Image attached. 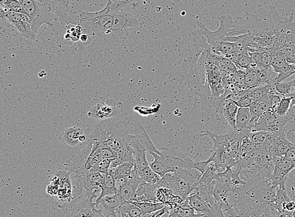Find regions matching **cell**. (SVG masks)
Listing matches in <instances>:
<instances>
[{"label": "cell", "instance_id": "cell-17", "mask_svg": "<svg viewBox=\"0 0 295 217\" xmlns=\"http://www.w3.org/2000/svg\"><path fill=\"white\" fill-rule=\"evenodd\" d=\"M275 133L270 131H252L249 134V138L257 148L269 151L274 139ZM270 152V151H269Z\"/></svg>", "mask_w": 295, "mask_h": 217}, {"label": "cell", "instance_id": "cell-46", "mask_svg": "<svg viewBox=\"0 0 295 217\" xmlns=\"http://www.w3.org/2000/svg\"><path fill=\"white\" fill-rule=\"evenodd\" d=\"M295 106V97L293 98L292 103H291V107Z\"/></svg>", "mask_w": 295, "mask_h": 217}, {"label": "cell", "instance_id": "cell-35", "mask_svg": "<svg viewBox=\"0 0 295 217\" xmlns=\"http://www.w3.org/2000/svg\"><path fill=\"white\" fill-rule=\"evenodd\" d=\"M101 190H108L113 191V192H118L117 186H116V180L114 177L110 172L107 173L105 177L104 183L100 186Z\"/></svg>", "mask_w": 295, "mask_h": 217}, {"label": "cell", "instance_id": "cell-11", "mask_svg": "<svg viewBox=\"0 0 295 217\" xmlns=\"http://www.w3.org/2000/svg\"><path fill=\"white\" fill-rule=\"evenodd\" d=\"M123 111L122 103H117L113 99L107 100L105 102L98 103L88 116L99 119H106L119 115Z\"/></svg>", "mask_w": 295, "mask_h": 217}, {"label": "cell", "instance_id": "cell-25", "mask_svg": "<svg viewBox=\"0 0 295 217\" xmlns=\"http://www.w3.org/2000/svg\"><path fill=\"white\" fill-rule=\"evenodd\" d=\"M135 161L125 162L115 168L110 169L109 172L112 174L115 179L121 177L129 176L134 170Z\"/></svg>", "mask_w": 295, "mask_h": 217}, {"label": "cell", "instance_id": "cell-14", "mask_svg": "<svg viewBox=\"0 0 295 217\" xmlns=\"http://www.w3.org/2000/svg\"><path fill=\"white\" fill-rule=\"evenodd\" d=\"M294 144L286 139L285 131H283L275 133L274 139L269 151L274 157H284Z\"/></svg>", "mask_w": 295, "mask_h": 217}, {"label": "cell", "instance_id": "cell-30", "mask_svg": "<svg viewBox=\"0 0 295 217\" xmlns=\"http://www.w3.org/2000/svg\"><path fill=\"white\" fill-rule=\"evenodd\" d=\"M97 154L101 155L104 158L106 159H113L119 157L117 151L113 150V149L108 148V147L95 146L91 143V150L89 155L93 156Z\"/></svg>", "mask_w": 295, "mask_h": 217}, {"label": "cell", "instance_id": "cell-18", "mask_svg": "<svg viewBox=\"0 0 295 217\" xmlns=\"http://www.w3.org/2000/svg\"><path fill=\"white\" fill-rule=\"evenodd\" d=\"M239 109V107L237 106L232 99L226 97L221 112L233 129L235 128L236 118H237Z\"/></svg>", "mask_w": 295, "mask_h": 217}, {"label": "cell", "instance_id": "cell-5", "mask_svg": "<svg viewBox=\"0 0 295 217\" xmlns=\"http://www.w3.org/2000/svg\"><path fill=\"white\" fill-rule=\"evenodd\" d=\"M220 21V27L216 31L211 32L208 30L203 23L198 21V27L201 31L206 37L209 45L211 46V49L216 54L220 44L224 41H226L227 37H229V32L232 28L235 27L236 20H234L229 15H222L218 17Z\"/></svg>", "mask_w": 295, "mask_h": 217}, {"label": "cell", "instance_id": "cell-44", "mask_svg": "<svg viewBox=\"0 0 295 217\" xmlns=\"http://www.w3.org/2000/svg\"><path fill=\"white\" fill-rule=\"evenodd\" d=\"M86 136L84 134H82V135H81L80 137V141L84 142L85 141H86Z\"/></svg>", "mask_w": 295, "mask_h": 217}, {"label": "cell", "instance_id": "cell-20", "mask_svg": "<svg viewBox=\"0 0 295 217\" xmlns=\"http://www.w3.org/2000/svg\"><path fill=\"white\" fill-rule=\"evenodd\" d=\"M251 119H252V114L251 113L249 107L248 108H239L237 118H236L235 130L240 131L249 129Z\"/></svg>", "mask_w": 295, "mask_h": 217}, {"label": "cell", "instance_id": "cell-16", "mask_svg": "<svg viewBox=\"0 0 295 217\" xmlns=\"http://www.w3.org/2000/svg\"><path fill=\"white\" fill-rule=\"evenodd\" d=\"M156 197L159 203L165 204L172 208L174 206L183 205L185 199L174 194L171 189L165 187H159L157 190Z\"/></svg>", "mask_w": 295, "mask_h": 217}, {"label": "cell", "instance_id": "cell-47", "mask_svg": "<svg viewBox=\"0 0 295 217\" xmlns=\"http://www.w3.org/2000/svg\"><path fill=\"white\" fill-rule=\"evenodd\" d=\"M294 32H295V22H294Z\"/></svg>", "mask_w": 295, "mask_h": 217}, {"label": "cell", "instance_id": "cell-45", "mask_svg": "<svg viewBox=\"0 0 295 217\" xmlns=\"http://www.w3.org/2000/svg\"><path fill=\"white\" fill-rule=\"evenodd\" d=\"M65 39L67 40H71V34H69V33H67L65 35Z\"/></svg>", "mask_w": 295, "mask_h": 217}, {"label": "cell", "instance_id": "cell-36", "mask_svg": "<svg viewBox=\"0 0 295 217\" xmlns=\"http://www.w3.org/2000/svg\"><path fill=\"white\" fill-rule=\"evenodd\" d=\"M111 159H103L101 161L96 164L92 169H91L89 172L107 174L110 171Z\"/></svg>", "mask_w": 295, "mask_h": 217}, {"label": "cell", "instance_id": "cell-15", "mask_svg": "<svg viewBox=\"0 0 295 217\" xmlns=\"http://www.w3.org/2000/svg\"><path fill=\"white\" fill-rule=\"evenodd\" d=\"M199 214L207 217H211L214 214L211 206L195 194H191L185 201Z\"/></svg>", "mask_w": 295, "mask_h": 217}, {"label": "cell", "instance_id": "cell-19", "mask_svg": "<svg viewBox=\"0 0 295 217\" xmlns=\"http://www.w3.org/2000/svg\"><path fill=\"white\" fill-rule=\"evenodd\" d=\"M169 217H207L197 214L193 208L184 202L183 205H176L171 208Z\"/></svg>", "mask_w": 295, "mask_h": 217}, {"label": "cell", "instance_id": "cell-38", "mask_svg": "<svg viewBox=\"0 0 295 217\" xmlns=\"http://www.w3.org/2000/svg\"><path fill=\"white\" fill-rule=\"evenodd\" d=\"M103 212L105 217H122L119 208H104Z\"/></svg>", "mask_w": 295, "mask_h": 217}, {"label": "cell", "instance_id": "cell-4", "mask_svg": "<svg viewBox=\"0 0 295 217\" xmlns=\"http://www.w3.org/2000/svg\"><path fill=\"white\" fill-rule=\"evenodd\" d=\"M23 8L24 14L31 20L33 32L37 35L39 28L47 25L54 28L57 21L60 20L56 14L52 12L51 4L43 0H18Z\"/></svg>", "mask_w": 295, "mask_h": 217}, {"label": "cell", "instance_id": "cell-39", "mask_svg": "<svg viewBox=\"0 0 295 217\" xmlns=\"http://www.w3.org/2000/svg\"><path fill=\"white\" fill-rule=\"evenodd\" d=\"M171 208L169 206L166 205L165 207L158 210V211L151 213V214H146V217H161L166 213L169 212Z\"/></svg>", "mask_w": 295, "mask_h": 217}, {"label": "cell", "instance_id": "cell-9", "mask_svg": "<svg viewBox=\"0 0 295 217\" xmlns=\"http://www.w3.org/2000/svg\"><path fill=\"white\" fill-rule=\"evenodd\" d=\"M58 206L64 213L65 217H73L85 208H95L97 205L84 190L80 196L70 201H60Z\"/></svg>", "mask_w": 295, "mask_h": 217}, {"label": "cell", "instance_id": "cell-27", "mask_svg": "<svg viewBox=\"0 0 295 217\" xmlns=\"http://www.w3.org/2000/svg\"><path fill=\"white\" fill-rule=\"evenodd\" d=\"M120 196L124 203L130 202L134 200L136 190L127 183L118 188Z\"/></svg>", "mask_w": 295, "mask_h": 217}, {"label": "cell", "instance_id": "cell-13", "mask_svg": "<svg viewBox=\"0 0 295 217\" xmlns=\"http://www.w3.org/2000/svg\"><path fill=\"white\" fill-rule=\"evenodd\" d=\"M160 183H144L141 184L137 188L135 199L133 201L159 203L157 199L156 192L157 189L160 186Z\"/></svg>", "mask_w": 295, "mask_h": 217}, {"label": "cell", "instance_id": "cell-40", "mask_svg": "<svg viewBox=\"0 0 295 217\" xmlns=\"http://www.w3.org/2000/svg\"><path fill=\"white\" fill-rule=\"evenodd\" d=\"M95 209L96 207L85 208V209L82 210V211L79 212L78 214H76L73 217H93Z\"/></svg>", "mask_w": 295, "mask_h": 217}, {"label": "cell", "instance_id": "cell-32", "mask_svg": "<svg viewBox=\"0 0 295 217\" xmlns=\"http://www.w3.org/2000/svg\"><path fill=\"white\" fill-rule=\"evenodd\" d=\"M236 66L239 67L240 69H248L251 65L255 64L251 55L246 52L239 55L237 61L235 63Z\"/></svg>", "mask_w": 295, "mask_h": 217}, {"label": "cell", "instance_id": "cell-28", "mask_svg": "<svg viewBox=\"0 0 295 217\" xmlns=\"http://www.w3.org/2000/svg\"><path fill=\"white\" fill-rule=\"evenodd\" d=\"M130 202L139 207L144 214H151L166 207L165 204L162 203L137 202V201H130Z\"/></svg>", "mask_w": 295, "mask_h": 217}, {"label": "cell", "instance_id": "cell-31", "mask_svg": "<svg viewBox=\"0 0 295 217\" xmlns=\"http://www.w3.org/2000/svg\"><path fill=\"white\" fill-rule=\"evenodd\" d=\"M0 5L2 9L24 14L23 8L18 0H0Z\"/></svg>", "mask_w": 295, "mask_h": 217}, {"label": "cell", "instance_id": "cell-3", "mask_svg": "<svg viewBox=\"0 0 295 217\" xmlns=\"http://www.w3.org/2000/svg\"><path fill=\"white\" fill-rule=\"evenodd\" d=\"M202 176V173L195 168L183 169L162 178L159 187L169 188L186 200L197 186Z\"/></svg>", "mask_w": 295, "mask_h": 217}, {"label": "cell", "instance_id": "cell-10", "mask_svg": "<svg viewBox=\"0 0 295 217\" xmlns=\"http://www.w3.org/2000/svg\"><path fill=\"white\" fill-rule=\"evenodd\" d=\"M295 169V166L292 161L285 157H274V168L272 177L270 178L271 183L274 188L277 186L286 187V181L288 174Z\"/></svg>", "mask_w": 295, "mask_h": 217}, {"label": "cell", "instance_id": "cell-24", "mask_svg": "<svg viewBox=\"0 0 295 217\" xmlns=\"http://www.w3.org/2000/svg\"><path fill=\"white\" fill-rule=\"evenodd\" d=\"M290 201H291V199L288 197L286 187H281V186L277 187L276 196H275L274 202H273L275 208L279 212L283 214L284 207Z\"/></svg>", "mask_w": 295, "mask_h": 217}, {"label": "cell", "instance_id": "cell-7", "mask_svg": "<svg viewBox=\"0 0 295 217\" xmlns=\"http://www.w3.org/2000/svg\"><path fill=\"white\" fill-rule=\"evenodd\" d=\"M1 17L6 20L11 27L18 30L21 34L20 39L21 40L22 39L30 41L36 40V35L32 31L31 20L27 15L1 8Z\"/></svg>", "mask_w": 295, "mask_h": 217}, {"label": "cell", "instance_id": "cell-2", "mask_svg": "<svg viewBox=\"0 0 295 217\" xmlns=\"http://www.w3.org/2000/svg\"><path fill=\"white\" fill-rule=\"evenodd\" d=\"M161 155L150 152L154 161L150 166L161 178L169 173H174L183 169L195 168L197 162L190 159L185 153L174 147L165 148Z\"/></svg>", "mask_w": 295, "mask_h": 217}, {"label": "cell", "instance_id": "cell-21", "mask_svg": "<svg viewBox=\"0 0 295 217\" xmlns=\"http://www.w3.org/2000/svg\"><path fill=\"white\" fill-rule=\"evenodd\" d=\"M244 84L247 89L259 87L258 67H257L256 64L251 65L246 70Z\"/></svg>", "mask_w": 295, "mask_h": 217}, {"label": "cell", "instance_id": "cell-48", "mask_svg": "<svg viewBox=\"0 0 295 217\" xmlns=\"http://www.w3.org/2000/svg\"><path fill=\"white\" fill-rule=\"evenodd\" d=\"M260 217H268L264 216V215H262V216H260Z\"/></svg>", "mask_w": 295, "mask_h": 217}, {"label": "cell", "instance_id": "cell-29", "mask_svg": "<svg viewBox=\"0 0 295 217\" xmlns=\"http://www.w3.org/2000/svg\"><path fill=\"white\" fill-rule=\"evenodd\" d=\"M288 63L285 56L280 52H274L272 54L271 66L276 73L279 74Z\"/></svg>", "mask_w": 295, "mask_h": 217}, {"label": "cell", "instance_id": "cell-41", "mask_svg": "<svg viewBox=\"0 0 295 217\" xmlns=\"http://www.w3.org/2000/svg\"><path fill=\"white\" fill-rule=\"evenodd\" d=\"M284 157L286 159L289 160V161H292L295 166V144L293 145Z\"/></svg>", "mask_w": 295, "mask_h": 217}, {"label": "cell", "instance_id": "cell-6", "mask_svg": "<svg viewBox=\"0 0 295 217\" xmlns=\"http://www.w3.org/2000/svg\"><path fill=\"white\" fill-rule=\"evenodd\" d=\"M71 172L67 168H61L57 172L47 187V192L57 195L60 201H70L73 198V189L70 175Z\"/></svg>", "mask_w": 295, "mask_h": 217}, {"label": "cell", "instance_id": "cell-23", "mask_svg": "<svg viewBox=\"0 0 295 217\" xmlns=\"http://www.w3.org/2000/svg\"><path fill=\"white\" fill-rule=\"evenodd\" d=\"M95 203L97 206L99 204H101L103 208H117L122 204L124 203L119 192L116 193V194L112 195L105 197L99 200H96Z\"/></svg>", "mask_w": 295, "mask_h": 217}, {"label": "cell", "instance_id": "cell-34", "mask_svg": "<svg viewBox=\"0 0 295 217\" xmlns=\"http://www.w3.org/2000/svg\"><path fill=\"white\" fill-rule=\"evenodd\" d=\"M232 100L239 108H248L253 102V100L247 93V90Z\"/></svg>", "mask_w": 295, "mask_h": 217}, {"label": "cell", "instance_id": "cell-43", "mask_svg": "<svg viewBox=\"0 0 295 217\" xmlns=\"http://www.w3.org/2000/svg\"><path fill=\"white\" fill-rule=\"evenodd\" d=\"M266 217H267V216H266ZM272 217H290L287 216V215L282 214V213L279 212V213H277V214L276 215H275L274 216H273Z\"/></svg>", "mask_w": 295, "mask_h": 217}, {"label": "cell", "instance_id": "cell-42", "mask_svg": "<svg viewBox=\"0 0 295 217\" xmlns=\"http://www.w3.org/2000/svg\"><path fill=\"white\" fill-rule=\"evenodd\" d=\"M88 40V36L86 34H82L80 37V40L83 43H86Z\"/></svg>", "mask_w": 295, "mask_h": 217}, {"label": "cell", "instance_id": "cell-22", "mask_svg": "<svg viewBox=\"0 0 295 217\" xmlns=\"http://www.w3.org/2000/svg\"><path fill=\"white\" fill-rule=\"evenodd\" d=\"M82 134L83 133L82 129L78 127H71L65 130L64 135H63V139L65 143L69 146H76L80 142V137Z\"/></svg>", "mask_w": 295, "mask_h": 217}, {"label": "cell", "instance_id": "cell-37", "mask_svg": "<svg viewBox=\"0 0 295 217\" xmlns=\"http://www.w3.org/2000/svg\"><path fill=\"white\" fill-rule=\"evenodd\" d=\"M104 158L101 155L97 154L93 156L89 155L85 162L84 169L85 170L89 171L92 169L96 164L101 161Z\"/></svg>", "mask_w": 295, "mask_h": 217}, {"label": "cell", "instance_id": "cell-8", "mask_svg": "<svg viewBox=\"0 0 295 217\" xmlns=\"http://www.w3.org/2000/svg\"><path fill=\"white\" fill-rule=\"evenodd\" d=\"M128 1L111 2L113 17V31H119L129 28H134L139 25V20L133 15L124 12L123 8L128 5Z\"/></svg>", "mask_w": 295, "mask_h": 217}, {"label": "cell", "instance_id": "cell-26", "mask_svg": "<svg viewBox=\"0 0 295 217\" xmlns=\"http://www.w3.org/2000/svg\"><path fill=\"white\" fill-rule=\"evenodd\" d=\"M271 87L272 85H266L255 88L249 89L247 90V93L253 102H260L268 93H270Z\"/></svg>", "mask_w": 295, "mask_h": 217}, {"label": "cell", "instance_id": "cell-12", "mask_svg": "<svg viewBox=\"0 0 295 217\" xmlns=\"http://www.w3.org/2000/svg\"><path fill=\"white\" fill-rule=\"evenodd\" d=\"M133 126L134 128L133 139L134 141L143 146L148 152H154L161 155L162 153L157 150L156 147L153 144L149 136L142 125L141 122L140 120L135 122L133 123Z\"/></svg>", "mask_w": 295, "mask_h": 217}, {"label": "cell", "instance_id": "cell-33", "mask_svg": "<svg viewBox=\"0 0 295 217\" xmlns=\"http://www.w3.org/2000/svg\"><path fill=\"white\" fill-rule=\"evenodd\" d=\"M292 99V97H287V96H283L281 98L276 111L277 118L287 115L288 112L290 111Z\"/></svg>", "mask_w": 295, "mask_h": 217}, {"label": "cell", "instance_id": "cell-1", "mask_svg": "<svg viewBox=\"0 0 295 217\" xmlns=\"http://www.w3.org/2000/svg\"><path fill=\"white\" fill-rule=\"evenodd\" d=\"M93 145L108 147L117 151L122 163L135 161L132 141L133 135L128 132L126 124L115 122L114 120H105L95 125L91 133Z\"/></svg>", "mask_w": 295, "mask_h": 217}]
</instances>
